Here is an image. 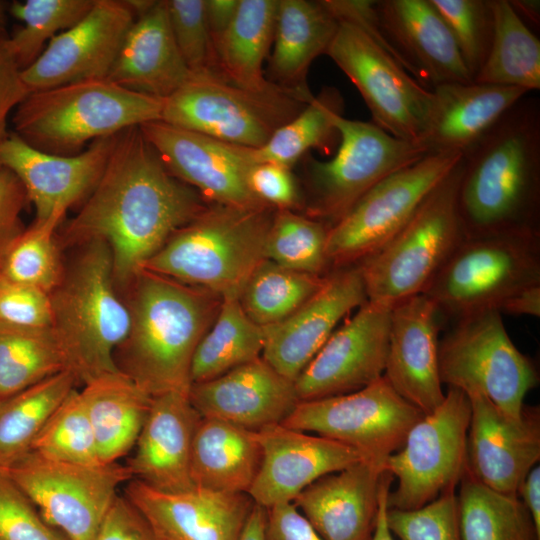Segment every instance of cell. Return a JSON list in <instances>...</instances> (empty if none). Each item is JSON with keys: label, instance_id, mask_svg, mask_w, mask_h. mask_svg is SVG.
I'll return each instance as SVG.
<instances>
[{"label": "cell", "instance_id": "62", "mask_svg": "<svg viewBox=\"0 0 540 540\" xmlns=\"http://www.w3.org/2000/svg\"><path fill=\"white\" fill-rule=\"evenodd\" d=\"M517 15L529 20L534 26L540 23V2L538 0H513L509 1Z\"/></svg>", "mask_w": 540, "mask_h": 540}, {"label": "cell", "instance_id": "16", "mask_svg": "<svg viewBox=\"0 0 540 540\" xmlns=\"http://www.w3.org/2000/svg\"><path fill=\"white\" fill-rule=\"evenodd\" d=\"M423 416L382 376L351 393L300 401L281 424L338 441L384 465Z\"/></svg>", "mask_w": 540, "mask_h": 540}, {"label": "cell", "instance_id": "56", "mask_svg": "<svg viewBox=\"0 0 540 540\" xmlns=\"http://www.w3.org/2000/svg\"><path fill=\"white\" fill-rule=\"evenodd\" d=\"M265 540H324L293 503L266 509Z\"/></svg>", "mask_w": 540, "mask_h": 540}, {"label": "cell", "instance_id": "24", "mask_svg": "<svg viewBox=\"0 0 540 540\" xmlns=\"http://www.w3.org/2000/svg\"><path fill=\"white\" fill-rule=\"evenodd\" d=\"M382 37L400 57L405 69L427 89L473 79L458 45L431 0L375 1Z\"/></svg>", "mask_w": 540, "mask_h": 540}, {"label": "cell", "instance_id": "27", "mask_svg": "<svg viewBox=\"0 0 540 540\" xmlns=\"http://www.w3.org/2000/svg\"><path fill=\"white\" fill-rule=\"evenodd\" d=\"M189 400L201 417L258 431L281 424L300 402L294 381L262 357L214 379L194 383Z\"/></svg>", "mask_w": 540, "mask_h": 540}, {"label": "cell", "instance_id": "53", "mask_svg": "<svg viewBox=\"0 0 540 540\" xmlns=\"http://www.w3.org/2000/svg\"><path fill=\"white\" fill-rule=\"evenodd\" d=\"M93 540L165 539L125 495H117Z\"/></svg>", "mask_w": 540, "mask_h": 540}, {"label": "cell", "instance_id": "37", "mask_svg": "<svg viewBox=\"0 0 540 540\" xmlns=\"http://www.w3.org/2000/svg\"><path fill=\"white\" fill-rule=\"evenodd\" d=\"M493 35L488 56L473 82L540 88V41L508 0H490Z\"/></svg>", "mask_w": 540, "mask_h": 540}, {"label": "cell", "instance_id": "22", "mask_svg": "<svg viewBox=\"0 0 540 540\" xmlns=\"http://www.w3.org/2000/svg\"><path fill=\"white\" fill-rule=\"evenodd\" d=\"M367 302L357 265L337 268L324 285L286 319L264 327L261 357L282 376L295 381L337 325Z\"/></svg>", "mask_w": 540, "mask_h": 540}, {"label": "cell", "instance_id": "52", "mask_svg": "<svg viewBox=\"0 0 540 540\" xmlns=\"http://www.w3.org/2000/svg\"><path fill=\"white\" fill-rule=\"evenodd\" d=\"M248 185L257 199L276 210L303 209V194L291 168L256 163L249 170Z\"/></svg>", "mask_w": 540, "mask_h": 540}, {"label": "cell", "instance_id": "11", "mask_svg": "<svg viewBox=\"0 0 540 540\" xmlns=\"http://www.w3.org/2000/svg\"><path fill=\"white\" fill-rule=\"evenodd\" d=\"M438 362L442 384L479 392L516 419L539 382L535 364L514 345L502 314L494 310L451 322L439 339Z\"/></svg>", "mask_w": 540, "mask_h": 540}, {"label": "cell", "instance_id": "61", "mask_svg": "<svg viewBox=\"0 0 540 540\" xmlns=\"http://www.w3.org/2000/svg\"><path fill=\"white\" fill-rule=\"evenodd\" d=\"M266 509L254 504L240 540H265Z\"/></svg>", "mask_w": 540, "mask_h": 540}, {"label": "cell", "instance_id": "40", "mask_svg": "<svg viewBox=\"0 0 540 540\" xmlns=\"http://www.w3.org/2000/svg\"><path fill=\"white\" fill-rule=\"evenodd\" d=\"M77 384L69 371L0 399V468L31 451L53 412Z\"/></svg>", "mask_w": 540, "mask_h": 540}, {"label": "cell", "instance_id": "5", "mask_svg": "<svg viewBox=\"0 0 540 540\" xmlns=\"http://www.w3.org/2000/svg\"><path fill=\"white\" fill-rule=\"evenodd\" d=\"M84 249L50 293L52 329L67 370L83 385L119 372L115 352L130 330V311L116 292L113 259L102 240Z\"/></svg>", "mask_w": 540, "mask_h": 540}, {"label": "cell", "instance_id": "55", "mask_svg": "<svg viewBox=\"0 0 540 540\" xmlns=\"http://www.w3.org/2000/svg\"><path fill=\"white\" fill-rule=\"evenodd\" d=\"M27 201L20 180L8 169L0 167V259L24 230L20 216Z\"/></svg>", "mask_w": 540, "mask_h": 540}, {"label": "cell", "instance_id": "28", "mask_svg": "<svg viewBox=\"0 0 540 540\" xmlns=\"http://www.w3.org/2000/svg\"><path fill=\"white\" fill-rule=\"evenodd\" d=\"M200 419L186 393L168 392L153 397L135 452L127 464L132 479L169 493L194 488L191 451Z\"/></svg>", "mask_w": 540, "mask_h": 540}, {"label": "cell", "instance_id": "35", "mask_svg": "<svg viewBox=\"0 0 540 540\" xmlns=\"http://www.w3.org/2000/svg\"><path fill=\"white\" fill-rule=\"evenodd\" d=\"M279 0H240L229 28L215 45L224 80L244 89L264 91L274 83L264 76L263 63L273 44Z\"/></svg>", "mask_w": 540, "mask_h": 540}, {"label": "cell", "instance_id": "8", "mask_svg": "<svg viewBox=\"0 0 540 540\" xmlns=\"http://www.w3.org/2000/svg\"><path fill=\"white\" fill-rule=\"evenodd\" d=\"M540 285V233L465 237L423 295L445 323L498 311L515 293Z\"/></svg>", "mask_w": 540, "mask_h": 540}, {"label": "cell", "instance_id": "3", "mask_svg": "<svg viewBox=\"0 0 540 540\" xmlns=\"http://www.w3.org/2000/svg\"><path fill=\"white\" fill-rule=\"evenodd\" d=\"M131 283L130 330L116 350L118 369L152 397L188 394L193 354L222 298L145 269Z\"/></svg>", "mask_w": 540, "mask_h": 540}, {"label": "cell", "instance_id": "36", "mask_svg": "<svg viewBox=\"0 0 540 540\" xmlns=\"http://www.w3.org/2000/svg\"><path fill=\"white\" fill-rule=\"evenodd\" d=\"M344 100L331 86L322 88L291 121L277 129L260 148H247L253 163H273L292 168L308 151L331 155L340 143L337 120L343 116Z\"/></svg>", "mask_w": 540, "mask_h": 540}, {"label": "cell", "instance_id": "60", "mask_svg": "<svg viewBox=\"0 0 540 540\" xmlns=\"http://www.w3.org/2000/svg\"><path fill=\"white\" fill-rule=\"evenodd\" d=\"M392 479V475L386 471L380 488L376 525L371 540H394L386 523L387 496Z\"/></svg>", "mask_w": 540, "mask_h": 540}, {"label": "cell", "instance_id": "19", "mask_svg": "<svg viewBox=\"0 0 540 540\" xmlns=\"http://www.w3.org/2000/svg\"><path fill=\"white\" fill-rule=\"evenodd\" d=\"M135 19L126 0H95L77 24L52 38L41 55L22 70L30 93L107 78Z\"/></svg>", "mask_w": 540, "mask_h": 540}, {"label": "cell", "instance_id": "33", "mask_svg": "<svg viewBox=\"0 0 540 540\" xmlns=\"http://www.w3.org/2000/svg\"><path fill=\"white\" fill-rule=\"evenodd\" d=\"M261 459L257 431L201 417L191 451V478L195 487L248 494Z\"/></svg>", "mask_w": 540, "mask_h": 540}, {"label": "cell", "instance_id": "6", "mask_svg": "<svg viewBox=\"0 0 540 540\" xmlns=\"http://www.w3.org/2000/svg\"><path fill=\"white\" fill-rule=\"evenodd\" d=\"M163 99L107 78L31 92L15 109L14 133L43 152L70 156L89 141L161 120Z\"/></svg>", "mask_w": 540, "mask_h": 540}, {"label": "cell", "instance_id": "14", "mask_svg": "<svg viewBox=\"0 0 540 540\" xmlns=\"http://www.w3.org/2000/svg\"><path fill=\"white\" fill-rule=\"evenodd\" d=\"M462 156L461 153L428 154L368 191L328 231L326 256L331 271L357 265L381 250Z\"/></svg>", "mask_w": 540, "mask_h": 540}, {"label": "cell", "instance_id": "59", "mask_svg": "<svg viewBox=\"0 0 540 540\" xmlns=\"http://www.w3.org/2000/svg\"><path fill=\"white\" fill-rule=\"evenodd\" d=\"M518 497L529 511L534 525L540 532V467L534 466L520 486Z\"/></svg>", "mask_w": 540, "mask_h": 540}, {"label": "cell", "instance_id": "39", "mask_svg": "<svg viewBox=\"0 0 540 540\" xmlns=\"http://www.w3.org/2000/svg\"><path fill=\"white\" fill-rule=\"evenodd\" d=\"M457 497L462 540H540L521 499L486 487L467 467Z\"/></svg>", "mask_w": 540, "mask_h": 540}, {"label": "cell", "instance_id": "18", "mask_svg": "<svg viewBox=\"0 0 540 540\" xmlns=\"http://www.w3.org/2000/svg\"><path fill=\"white\" fill-rule=\"evenodd\" d=\"M390 309L365 302L330 335L294 381L299 401L351 393L385 370Z\"/></svg>", "mask_w": 540, "mask_h": 540}, {"label": "cell", "instance_id": "32", "mask_svg": "<svg viewBox=\"0 0 540 540\" xmlns=\"http://www.w3.org/2000/svg\"><path fill=\"white\" fill-rule=\"evenodd\" d=\"M339 21L323 0H279L269 58V81L311 98L306 76L315 58L326 54Z\"/></svg>", "mask_w": 540, "mask_h": 540}, {"label": "cell", "instance_id": "46", "mask_svg": "<svg viewBox=\"0 0 540 540\" xmlns=\"http://www.w3.org/2000/svg\"><path fill=\"white\" fill-rule=\"evenodd\" d=\"M31 450L60 461L102 464L80 391L74 388L53 412L34 440Z\"/></svg>", "mask_w": 540, "mask_h": 540}, {"label": "cell", "instance_id": "43", "mask_svg": "<svg viewBox=\"0 0 540 540\" xmlns=\"http://www.w3.org/2000/svg\"><path fill=\"white\" fill-rule=\"evenodd\" d=\"M329 227L294 210H275L266 240V258L289 269L326 276Z\"/></svg>", "mask_w": 540, "mask_h": 540}, {"label": "cell", "instance_id": "7", "mask_svg": "<svg viewBox=\"0 0 540 540\" xmlns=\"http://www.w3.org/2000/svg\"><path fill=\"white\" fill-rule=\"evenodd\" d=\"M461 171L462 158L405 226L381 250L357 264L369 303L391 310L423 294L464 240L457 206Z\"/></svg>", "mask_w": 540, "mask_h": 540}, {"label": "cell", "instance_id": "44", "mask_svg": "<svg viewBox=\"0 0 540 540\" xmlns=\"http://www.w3.org/2000/svg\"><path fill=\"white\" fill-rule=\"evenodd\" d=\"M62 219L35 221L24 229L3 253L0 276L50 294L64 272L55 241V231Z\"/></svg>", "mask_w": 540, "mask_h": 540}, {"label": "cell", "instance_id": "31", "mask_svg": "<svg viewBox=\"0 0 540 540\" xmlns=\"http://www.w3.org/2000/svg\"><path fill=\"white\" fill-rule=\"evenodd\" d=\"M192 75L176 45L165 0H161L134 20L107 79L123 88L164 100Z\"/></svg>", "mask_w": 540, "mask_h": 540}, {"label": "cell", "instance_id": "45", "mask_svg": "<svg viewBox=\"0 0 540 540\" xmlns=\"http://www.w3.org/2000/svg\"><path fill=\"white\" fill-rule=\"evenodd\" d=\"M95 0H26L12 1L8 13L23 26L9 43L23 70L43 52L58 31H66L77 24L93 7Z\"/></svg>", "mask_w": 540, "mask_h": 540}, {"label": "cell", "instance_id": "42", "mask_svg": "<svg viewBox=\"0 0 540 540\" xmlns=\"http://www.w3.org/2000/svg\"><path fill=\"white\" fill-rule=\"evenodd\" d=\"M326 276L295 271L265 259L247 280L239 302L256 324L274 325L310 299L324 285Z\"/></svg>", "mask_w": 540, "mask_h": 540}, {"label": "cell", "instance_id": "51", "mask_svg": "<svg viewBox=\"0 0 540 540\" xmlns=\"http://www.w3.org/2000/svg\"><path fill=\"white\" fill-rule=\"evenodd\" d=\"M0 323L21 327H51L50 294L0 276Z\"/></svg>", "mask_w": 540, "mask_h": 540}, {"label": "cell", "instance_id": "57", "mask_svg": "<svg viewBox=\"0 0 540 540\" xmlns=\"http://www.w3.org/2000/svg\"><path fill=\"white\" fill-rule=\"evenodd\" d=\"M239 2L240 0H205L206 21L214 48L232 23Z\"/></svg>", "mask_w": 540, "mask_h": 540}, {"label": "cell", "instance_id": "2", "mask_svg": "<svg viewBox=\"0 0 540 540\" xmlns=\"http://www.w3.org/2000/svg\"><path fill=\"white\" fill-rule=\"evenodd\" d=\"M465 237L540 233V101L521 98L462 156Z\"/></svg>", "mask_w": 540, "mask_h": 540}, {"label": "cell", "instance_id": "29", "mask_svg": "<svg viewBox=\"0 0 540 540\" xmlns=\"http://www.w3.org/2000/svg\"><path fill=\"white\" fill-rule=\"evenodd\" d=\"M385 473L362 460L317 479L293 504L324 540H371Z\"/></svg>", "mask_w": 540, "mask_h": 540}, {"label": "cell", "instance_id": "38", "mask_svg": "<svg viewBox=\"0 0 540 540\" xmlns=\"http://www.w3.org/2000/svg\"><path fill=\"white\" fill-rule=\"evenodd\" d=\"M264 343V327L246 315L239 299L223 298L214 322L193 354L191 383L214 379L260 358Z\"/></svg>", "mask_w": 540, "mask_h": 540}, {"label": "cell", "instance_id": "15", "mask_svg": "<svg viewBox=\"0 0 540 540\" xmlns=\"http://www.w3.org/2000/svg\"><path fill=\"white\" fill-rule=\"evenodd\" d=\"M356 86L373 124L395 138L419 143L432 104V91L420 84L367 30L339 21L326 52Z\"/></svg>", "mask_w": 540, "mask_h": 540}, {"label": "cell", "instance_id": "30", "mask_svg": "<svg viewBox=\"0 0 540 540\" xmlns=\"http://www.w3.org/2000/svg\"><path fill=\"white\" fill-rule=\"evenodd\" d=\"M432 104L419 143L434 153H461L474 146L529 92L485 83H444L432 89Z\"/></svg>", "mask_w": 540, "mask_h": 540}, {"label": "cell", "instance_id": "4", "mask_svg": "<svg viewBox=\"0 0 540 540\" xmlns=\"http://www.w3.org/2000/svg\"><path fill=\"white\" fill-rule=\"evenodd\" d=\"M276 209L209 203L177 230L143 269L238 298L266 258V240ZM142 269V270H143Z\"/></svg>", "mask_w": 540, "mask_h": 540}, {"label": "cell", "instance_id": "50", "mask_svg": "<svg viewBox=\"0 0 540 540\" xmlns=\"http://www.w3.org/2000/svg\"><path fill=\"white\" fill-rule=\"evenodd\" d=\"M0 540H68L0 468Z\"/></svg>", "mask_w": 540, "mask_h": 540}, {"label": "cell", "instance_id": "9", "mask_svg": "<svg viewBox=\"0 0 540 540\" xmlns=\"http://www.w3.org/2000/svg\"><path fill=\"white\" fill-rule=\"evenodd\" d=\"M337 127L340 143L332 159L302 158L304 215L329 228L383 179L429 154L420 143L395 138L373 123L341 116Z\"/></svg>", "mask_w": 540, "mask_h": 540}, {"label": "cell", "instance_id": "41", "mask_svg": "<svg viewBox=\"0 0 540 540\" xmlns=\"http://www.w3.org/2000/svg\"><path fill=\"white\" fill-rule=\"evenodd\" d=\"M68 371L52 327L0 323V399Z\"/></svg>", "mask_w": 540, "mask_h": 540}, {"label": "cell", "instance_id": "48", "mask_svg": "<svg viewBox=\"0 0 540 540\" xmlns=\"http://www.w3.org/2000/svg\"><path fill=\"white\" fill-rule=\"evenodd\" d=\"M179 52L193 75L221 77L209 33L205 0H165Z\"/></svg>", "mask_w": 540, "mask_h": 540}, {"label": "cell", "instance_id": "34", "mask_svg": "<svg viewBox=\"0 0 540 540\" xmlns=\"http://www.w3.org/2000/svg\"><path fill=\"white\" fill-rule=\"evenodd\" d=\"M80 394L100 462H117L134 448L153 397L121 371L90 381Z\"/></svg>", "mask_w": 540, "mask_h": 540}, {"label": "cell", "instance_id": "12", "mask_svg": "<svg viewBox=\"0 0 540 540\" xmlns=\"http://www.w3.org/2000/svg\"><path fill=\"white\" fill-rule=\"evenodd\" d=\"M3 470L68 540H93L117 490L132 479L117 462L84 465L29 451Z\"/></svg>", "mask_w": 540, "mask_h": 540}, {"label": "cell", "instance_id": "54", "mask_svg": "<svg viewBox=\"0 0 540 540\" xmlns=\"http://www.w3.org/2000/svg\"><path fill=\"white\" fill-rule=\"evenodd\" d=\"M30 94L7 34H0V141L8 134L7 122L12 110Z\"/></svg>", "mask_w": 540, "mask_h": 540}, {"label": "cell", "instance_id": "10", "mask_svg": "<svg viewBox=\"0 0 540 540\" xmlns=\"http://www.w3.org/2000/svg\"><path fill=\"white\" fill-rule=\"evenodd\" d=\"M313 97L278 85L253 91L221 77L192 75L163 100L161 120L219 141L256 149L296 117Z\"/></svg>", "mask_w": 540, "mask_h": 540}, {"label": "cell", "instance_id": "63", "mask_svg": "<svg viewBox=\"0 0 540 540\" xmlns=\"http://www.w3.org/2000/svg\"><path fill=\"white\" fill-rule=\"evenodd\" d=\"M8 3L0 0V34H6Z\"/></svg>", "mask_w": 540, "mask_h": 540}, {"label": "cell", "instance_id": "47", "mask_svg": "<svg viewBox=\"0 0 540 540\" xmlns=\"http://www.w3.org/2000/svg\"><path fill=\"white\" fill-rule=\"evenodd\" d=\"M450 29L474 80L491 46L493 14L490 0H431Z\"/></svg>", "mask_w": 540, "mask_h": 540}, {"label": "cell", "instance_id": "49", "mask_svg": "<svg viewBox=\"0 0 540 540\" xmlns=\"http://www.w3.org/2000/svg\"><path fill=\"white\" fill-rule=\"evenodd\" d=\"M386 523L399 540H462L456 489L416 509L387 508Z\"/></svg>", "mask_w": 540, "mask_h": 540}, {"label": "cell", "instance_id": "20", "mask_svg": "<svg viewBox=\"0 0 540 540\" xmlns=\"http://www.w3.org/2000/svg\"><path fill=\"white\" fill-rule=\"evenodd\" d=\"M118 134L96 139L80 153L64 156L43 152L8 132L0 141V167L22 183L35 207V221L63 218L100 180Z\"/></svg>", "mask_w": 540, "mask_h": 540}, {"label": "cell", "instance_id": "21", "mask_svg": "<svg viewBox=\"0 0 540 540\" xmlns=\"http://www.w3.org/2000/svg\"><path fill=\"white\" fill-rule=\"evenodd\" d=\"M471 406L467 469L486 487L518 496L524 479L540 459V414L524 407L513 418L479 392L466 393Z\"/></svg>", "mask_w": 540, "mask_h": 540}, {"label": "cell", "instance_id": "25", "mask_svg": "<svg viewBox=\"0 0 540 540\" xmlns=\"http://www.w3.org/2000/svg\"><path fill=\"white\" fill-rule=\"evenodd\" d=\"M444 323L436 306L423 294L399 303L390 312L383 376L424 415L445 398L438 362L439 332Z\"/></svg>", "mask_w": 540, "mask_h": 540}, {"label": "cell", "instance_id": "23", "mask_svg": "<svg viewBox=\"0 0 540 540\" xmlns=\"http://www.w3.org/2000/svg\"><path fill=\"white\" fill-rule=\"evenodd\" d=\"M257 435L262 459L248 495L265 509L293 503L317 479L365 460L338 441L282 424L266 426Z\"/></svg>", "mask_w": 540, "mask_h": 540}, {"label": "cell", "instance_id": "58", "mask_svg": "<svg viewBox=\"0 0 540 540\" xmlns=\"http://www.w3.org/2000/svg\"><path fill=\"white\" fill-rule=\"evenodd\" d=\"M499 312L510 315L540 316V285L527 287L507 299Z\"/></svg>", "mask_w": 540, "mask_h": 540}, {"label": "cell", "instance_id": "1", "mask_svg": "<svg viewBox=\"0 0 540 540\" xmlns=\"http://www.w3.org/2000/svg\"><path fill=\"white\" fill-rule=\"evenodd\" d=\"M174 177L139 126L117 135L103 174L64 231L70 243L106 242L119 285L130 284L168 239L207 206Z\"/></svg>", "mask_w": 540, "mask_h": 540}, {"label": "cell", "instance_id": "26", "mask_svg": "<svg viewBox=\"0 0 540 540\" xmlns=\"http://www.w3.org/2000/svg\"><path fill=\"white\" fill-rule=\"evenodd\" d=\"M124 495L165 540H240L255 504L246 493L199 487L169 493L137 479Z\"/></svg>", "mask_w": 540, "mask_h": 540}, {"label": "cell", "instance_id": "17", "mask_svg": "<svg viewBox=\"0 0 540 540\" xmlns=\"http://www.w3.org/2000/svg\"><path fill=\"white\" fill-rule=\"evenodd\" d=\"M139 128L170 174L195 189L206 202L243 207L266 205L248 185V173L254 164L247 156V147L162 120L146 122Z\"/></svg>", "mask_w": 540, "mask_h": 540}, {"label": "cell", "instance_id": "13", "mask_svg": "<svg viewBox=\"0 0 540 540\" xmlns=\"http://www.w3.org/2000/svg\"><path fill=\"white\" fill-rule=\"evenodd\" d=\"M470 401L448 387L442 403L409 431L403 446L390 455L385 470L397 478L387 508H419L443 492L456 489L467 467Z\"/></svg>", "mask_w": 540, "mask_h": 540}]
</instances>
